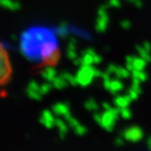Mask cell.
Wrapping results in <instances>:
<instances>
[{
    "mask_svg": "<svg viewBox=\"0 0 151 151\" xmlns=\"http://www.w3.org/2000/svg\"><path fill=\"white\" fill-rule=\"evenodd\" d=\"M20 51L29 62L35 64H55L60 58L57 37L45 26H32L20 37Z\"/></svg>",
    "mask_w": 151,
    "mask_h": 151,
    "instance_id": "6da1fadb",
    "label": "cell"
},
{
    "mask_svg": "<svg viewBox=\"0 0 151 151\" xmlns=\"http://www.w3.org/2000/svg\"><path fill=\"white\" fill-rule=\"evenodd\" d=\"M101 73L92 66H80L79 70L77 71V74L75 76L77 84L81 87H86L91 83L95 77H99L101 76Z\"/></svg>",
    "mask_w": 151,
    "mask_h": 151,
    "instance_id": "7a4b0ae2",
    "label": "cell"
},
{
    "mask_svg": "<svg viewBox=\"0 0 151 151\" xmlns=\"http://www.w3.org/2000/svg\"><path fill=\"white\" fill-rule=\"evenodd\" d=\"M10 75L11 66L9 63V59L4 47L0 44V85L6 83L10 77Z\"/></svg>",
    "mask_w": 151,
    "mask_h": 151,
    "instance_id": "3957f363",
    "label": "cell"
},
{
    "mask_svg": "<svg viewBox=\"0 0 151 151\" xmlns=\"http://www.w3.org/2000/svg\"><path fill=\"white\" fill-rule=\"evenodd\" d=\"M108 5H102L98 9V16L95 23V29L98 33H104L108 29L109 16H108Z\"/></svg>",
    "mask_w": 151,
    "mask_h": 151,
    "instance_id": "277c9868",
    "label": "cell"
},
{
    "mask_svg": "<svg viewBox=\"0 0 151 151\" xmlns=\"http://www.w3.org/2000/svg\"><path fill=\"white\" fill-rule=\"evenodd\" d=\"M81 66L85 65V66H92V65H97L100 64L102 61L101 56L97 54L94 48L88 47L84 49L81 52Z\"/></svg>",
    "mask_w": 151,
    "mask_h": 151,
    "instance_id": "5b68a950",
    "label": "cell"
},
{
    "mask_svg": "<svg viewBox=\"0 0 151 151\" xmlns=\"http://www.w3.org/2000/svg\"><path fill=\"white\" fill-rule=\"evenodd\" d=\"M26 94L27 96L34 100H41L44 97V95L41 92V88L40 85L37 83L36 81H30L26 87Z\"/></svg>",
    "mask_w": 151,
    "mask_h": 151,
    "instance_id": "8992f818",
    "label": "cell"
},
{
    "mask_svg": "<svg viewBox=\"0 0 151 151\" xmlns=\"http://www.w3.org/2000/svg\"><path fill=\"white\" fill-rule=\"evenodd\" d=\"M55 120L56 118L54 117V114L49 110H45L41 114L40 121L47 128H52L55 126Z\"/></svg>",
    "mask_w": 151,
    "mask_h": 151,
    "instance_id": "52a82bcc",
    "label": "cell"
},
{
    "mask_svg": "<svg viewBox=\"0 0 151 151\" xmlns=\"http://www.w3.org/2000/svg\"><path fill=\"white\" fill-rule=\"evenodd\" d=\"M66 56L68 59L73 61L78 58V53H77V41L75 38L72 37L69 39V42L67 44L66 47Z\"/></svg>",
    "mask_w": 151,
    "mask_h": 151,
    "instance_id": "ba28073f",
    "label": "cell"
},
{
    "mask_svg": "<svg viewBox=\"0 0 151 151\" xmlns=\"http://www.w3.org/2000/svg\"><path fill=\"white\" fill-rule=\"evenodd\" d=\"M58 76L57 71L52 65H47L41 71V77H42L46 82H51Z\"/></svg>",
    "mask_w": 151,
    "mask_h": 151,
    "instance_id": "9c48e42d",
    "label": "cell"
},
{
    "mask_svg": "<svg viewBox=\"0 0 151 151\" xmlns=\"http://www.w3.org/2000/svg\"><path fill=\"white\" fill-rule=\"evenodd\" d=\"M8 11H18L21 9V4L18 0H0V9Z\"/></svg>",
    "mask_w": 151,
    "mask_h": 151,
    "instance_id": "30bf717a",
    "label": "cell"
},
{
    "mask_svg": "<svg viewBox=\"0 0 151 151\" xmlns=\"http://www.w3.org/2000/svg\"><path fill=\"white\" fill-rule=\"evenodd\" d=\"M52 113L62 117H65L70 114V109L66 104L64 103H56L52 106Z\"/></svg>",
    "mask_w": 151,
    "mask_h": 151,
    "instance_id": "8fae6325",
    "label": "cell"
},
{
    "mask_svg": "<svg viewBox=\"0 0 151 151\" xmlns=\"http://www.w3.org/2000/svg\"><path fill=\"white\" fill-rule=\"evenodd\" d=\"M52 86L53 88H56V89H59V90H62L63 88H65L67 87V85H69L67 83V81L61 76V75H58L55 78H54L52 82Z\"/></svg>",
    "mask_w": 151,
    "mask_h": 151,
    "instance_id": "7c38bea8",
    "label": "cell"
},
{
    "mask_svg": "<svg viewBox=\"0 0 151 151\" xmlns=\"http://www.w3.org/2000/svg\"><path fill=\"white\" fill-rule=\"evenodd\" d=\"M135 48H136L137 52L139 53L140 58L145 59L147 62H151V53L150 52H148L142 46H139V45H136Z\"/></svg>",
    "mask_w": 151,
    "mask_h": 151,
    "instance_id": "4fadbf2b",
    "label": "cell"
},
{
    "mask_svg": "<svg viewBox=\"0 0 151 151\" xmlns=\"http://www.w3.org/2000/svg\"><path fill=\"white\" fill-rule=\"evenodd\" d=\"M132 65L134 67V70H143L147 65V61L140 57H134Z\"/></svg>",
    "mask_w": 151,
    "mask_h": 151,
    "instance_id": "5bb4252c",
    "label": "cell"
},
{
    "mask_svg": "<svg viewBox=\"0 0 151 151\" xmlns=\"http://www.w3.org/2000/svg\"><path fill=\"white\" fill-rule=\"evenodd\" d=\"M55 127L58 128V130H59V132H60V135L62 136V138H63V136L66 135L67 130H68L67 125L63 122V119H61V118H56V120H55Z\"/></svg>",
    "mask_w": 151,
    "mask_h": 151,
    "instance_id": "9a60e30c",
    "label": "cell"
},
{
    "mask_svg": "<svg viewBox=\"0 0 151 151\" xmlns=\"http://www.w3.org/2000/svg\"><path fill=\"white\" fill-rule=\"evenodd\" d=\"M61 76L67 81L68 84H70L72 86H75L77 85V80H76V77L72 75L69 72H63L61 73Z\"/></svg>",
    "mask_w": 151,
    "mask_h": 151,
    "instance_id": "2e32d148",
    "label": "cell"
},
{
    "mask_svg": "<svg viewBox=\"0 0 151 151\" xmlns=\"http://www.w3.org/2000/svg\"><path fill=\"white\" fill-rule=\"evenodd\" d=\"M40 88H41V92H42V94L44 96L48 94L53 88L52 86V83H50V82H46V81H45V83H43L42 85H40Z\"/></svg>",
    "mask_w": 151,
    "mask_h": 151,
    "instance_id": "e0dca14e",
    "label": "cell"
},
{
    "mask_svg": "<svg viewBox=\"0 0 151 151\" xmlns=\"http://www.w3.org/2000/svg\"><path fill=\"white\" fill-rule=\"evenodd\" d=\"M115 73L119 77H129V70L125 69V68H123V67H120V66H117Z\"/></svg>",
    "mask_w": 151,
    "mask_h": 151,
    "instance_id": "ac0fdd59",
    "label": "cell"
},
{
    "mask_svg": "<svg viewBox=\"0 0 151 151\" xmlns=\"http://www.w3.org/2000/svg\"><path fill=\"white\" fill-rule=\"evenodd\" d=\"M119 26L122 27L123 29L129 30V29H130V27H131L132 24H131L130 20H129V19H124V20H122V21L119 22Z\"/></svg>",
    "mask_w": 151,
    "mask_h": 151,
    "instance_id": "d6986e66",
    "label": "cell"
},
{
    "mask_svg": "<svg viewBox=\"0 0 151 151\" xmlns=\"http://www.w3.org/2000/svg\"><path fill=\"white\" fill-rule=\"evenodd\" d=\"M108 6L114 8H119L121 7V2L120 0H109Z\"/></svg>",
    "mask_w": 151,
    "mask_h": 151,
    "instance_id": "ffe728a7",
    "label": "cell"
},
{
    "mask_svg": "<svg viewBox=\"0 0 151 151\" xmlns=\"http://www.w3.org/2000/svg\"><path fill=\"white\" fill-rule=\"evenodd\" d=\"M142 47H143L146 50H147L148 52L151 53V44H150V42H148V41H144Z\"/></svg>",
    "mask_w": 151,
    "mask_h": 151,
    "instance_id": "44dd1931",
    "label": "cell"
},
{
    "mask_svg": "<svg viewBox=\"0 0 151 151\" xmlns=\"http://www.w3.org/2000/svg\"><path fill=\"white\" fill-rule=\"evenodd\" d=\"M133 5L137 7V8H141L143 7V1L142 0H135Z\"/></svg>",
    "mask_w": 151,
    "mask_h": 151,
    "instance_id": "7402d4cb",
    "label": "cell"
},
{
    "mask_svg": "<svg viewBox=\"0 0 151 151\" xmlns=\"http://www.w3.org/2000/svg\"><path fill=\"white\" fill-rule=\"evenodd\" d=\"M127 1H128L129 3H131V4H133V3H134V1H135V0H127Z\"/></svg>",
    "mask_w": 151,
    "mask_h": 151,
    "instance_id": "603a6c76",
    "label": "cell"
}]
</instances>
